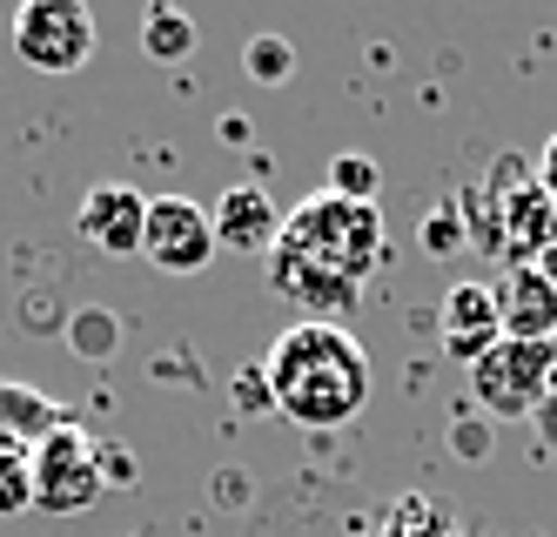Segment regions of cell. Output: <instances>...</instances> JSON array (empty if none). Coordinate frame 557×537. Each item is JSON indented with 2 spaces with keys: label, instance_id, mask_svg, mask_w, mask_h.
Listing matches in <instances>:
<instances>
[{
  "label": "cell",
  "instance_id": "6da1fadb",
  "mask_svg": "<svg viewBox=\"0 0 557 537\" xmlns=\"http://www.w3.org/2000/svg\"><path fill=\"white\" fill-rule=\"evenodd\" d=\"M389 235L376 202H343V195H309L283 216V242L269 256V289L296 296L302 322H336L343 309H356V289L383 263Z\"/></svg>",
  "mask_w": 557,
  "mask_h": 537
},
{
  "label": "cell",
  "instance_id": "7a4b0ae2",
  "mask_svg": "<svg viewBox=\"0 0 557 537\" xmlns=\"http://www.w3.org/2000/svg\"><path fill=\"white\" fill-rule=\"evenodd\" d=\"M275 417L296 430H343L370 403V350L343 322H289L262 356Z\"/></svg>",
  "mask_w": 557,
  "mask_h": 537
},
{
  "label": "cell",
  "instance_id": "3957f363",
  "mask_svg": "<svg viewBox=\"0 0 557 537\" xmlns=\"http://www.w3.org/2000/svg\"><path fill=\"white\" fill-rule=\"evenodd\" d=\"M463 222H470V235L484 242V249L504 256V269L510 263H537L544 242L557 235V209H550V195L537 182V161L497 155L491 161V182L463 202Z\"/></svg>",
  "mask_w": 557,
  "mask_h": 537
},
{
  "label": "cell",
  "instance_id": "277c9868",
  "mask_svg": "<svg viewBox=\"0 0 557 537\" xmlns=\"http://www.w3.org/2000/svg\"><path fill=\"white\" fill-rule=\"evenodd\" d=\"M470 396L497 424L537 417V410L557 396V343H510L504 337L484 363H470Z\"/></svg>",
  "mask_w": 557,
  "mask_h": 537
},
{
  "label": "cell",
  "instance_id": "5b68a950",
  "mask_svg": "<svg viewBox=\"0 0 557 537\" xmlns=\"http://www.w3.org/2000/svg\"><path fill=\"white\" fill-rule=\"evenodd\" d=\"M14 54L34 74H82L95 61V14L82 0H27L14 14Z\"/></svg>",
  "mask_w": 557,
  "mask_h": 537
},
{
  "label": "cell",
  "instance_id": "8992f818",
  "mask_svg": "<svg viewBox=\"0 0 557 537\" xmlns=\"http://www.w3.org/2000/svg\"><path fill=\"white\" fill-rule=\"evenodd\" d=\"M95 437L82 424H67L54 430L48 443H34V511H48V517H74V511H88L101 498V457H95Z\"/></svg>",
  "mask_w": 557,
  "mask_h": 537
},
{
  "label": "cell",
  "instance_id": "52a82bcc",
  "mask_svg": "<svg viewBox=\"0 0 557 537\" xmlns=\"http://www.w3.org/2000/svg\"><path fill=\"white\" fill-rule=\"evenodd\" d=\"M215 242V216L188 195H148V229H141V256L162 276H202Z\"/></svg>",
  "mask_w": 557,
  "mask_h": 537
},
{
  "label": "cell",
  "instance_id": "ba28073f",
  "mask_svg": "<svg viewBox=\"0 0 557 537\" xmlns=\"http://www.w3.org/2000/svg\"><path fill=\"white\" fill-rule=\"evenodd\" d=\"M141 229H148V195L128 182H95L82 195V209H74V235L101 256H135Z\"/></svg>",
  "mask_w": 557,
  "mask_h": 537
},
{
  "label": "cell",
  "instance_id": "9c48e42d",
  "mask_svg": "<svg viewBox=\"0 0 557 537\" xmlns=\"http://www.w3.org/2000/svg\"><path fill=\"white\" fill-rule=\"evenodd\" d=\"M436 337H444V350L457 363H484L504 343V316H497L491 282H450L444 309H436Z\"/></svg>",
  "mask_w": 557,
  "mask_h": 537
},
{
  "label": "cell",
  "instance_id": "30bf717a",
  "mask_svg": "<svg viewBox=\"0 0 557 537\" xmlns=\"http://www.w3.org/2000/svg\"><path fill=\"white\" fill-rule=\"evenodd\" d=\"M497 316H504V337L510 343H557V289L537 263H510L497 282Z\"/></svg>",
  "mask_w": 557,
  "mask_h": 537
},
{
  "label": "cell",
  "instance_id": "8fae6325",
  "mask_svg": "<svg viewBox=\"0 0 557 537\" xmlns=\"http://www.w3.org/2000/svg\"><path fill=\"white\" fill-rule=\"evenodd\" d=\"M215 242L222 249H243V256H275V242H283V209L256 188V182H235L222 188L215 202Z\"/></svg>",
  "mask_w": 557,
  "mask_h": 537
},
{
  "label": "cell",
  "instance_id": "7c38bea8",
  "mask_svg": "<svg viewBox=\"0 0 557 537\" xmlns=\"http://www.w3.org/2000/svg\"><path fill=\"white\" fill-rule=\"evenodd\" d=\"M74 417L48 396V390H27V383H0V443H48L54 430H67Z\"/></svg>",
  "mask_w": 557,
  "mask_h": 537
},
{
  "label": "cell",
  "instance_id": "4fadbf2b",
  "mask_svg": "<svg viewBox=\"0 0 557 537\" xmlns=\"http://www.w3.org/2000/svg\"><path fill=\"white\" fill-rule=\"evenodd\" d=\"M195 48H202V27H195L182 8H148V21H141V54H148V61L182 68Z\"/></svg>",
  "mask_w": 557,
  "mask_h": 537
},
{
  "label": "cell",
  "instance_id": "5bb4252c",
  "mask_svg": "<svg viewBox=\"0 0 557 537\" xmlns=\"http://www.w3.org/2000/svg\"><path fill=\"white\" fill-rule=\"evenodd\" d=\"M61 337H67V350L74 356H88V363H108L114 350H122V316H114V309H74L67 322H61Z\"/></svg>",
  "mask_w": 557,
  "mask_h": 537
},
{
  "label": "cell",
  "instance_id": "9a60e30c",
  "mask_svg": "<svg viewBox=\"0 0 557 537\" xmlns=\"http://www.w3.org/2000/svg\"><path fill=\"white\" fill-rule=\"evenodd\" d=\"M463 242H470V222H463V202H436V209L417 222V249L436 256V263H450L463 256Z\"/></svg>",
  "mask_w": 557,
  "mask_h": 537
},
{
  "label": "cell",
  "instance_id": "2e32d148",
  "mask_svg": "<svg viewBox=\"0 0 557 537\" xmlns=\"http://www.w3.org/2000/svg\"><path fill=\"white\" fill-rule=\"evenodd\" d=\"M383 537H457V517L430 498H404V504H389Z\"/></svg>",
  "mask_w": 557,
  "mask_h": 537
},
{
  "label": "cell",
  "instance_id": "e0dca14e",
  "mask_svg": "<svg viewBox=\"0 0 557 537\" xmlns=\"http://www.w3.org/2000/svg\"><path fill=\"white\" fill-rule=\"evenodd\" d=\"M34 511V450L0 443V517Z\"/></svg>",
  "mask_w": 557,
  "mask_h": 537
},
{
  "label": "cell",
  "instance_id": "ac0fdd59",
  "mask_svg": "<svg viewBox=\"0 0 557 537\" xmlns=\"http://www.w3.org/2000/svg\"><path fill=\"white\" fill-rule=\"evenodd\" d=\"M243 68L262 81V88H283V81L296 74V48H289L283 34H256V40H249V54H243Z\"/></svg>",
  "mask_w": 557,
  "mask_h": 537
},
{
  "label": "cell",
  "instance_id": "d6986e66",
  "mask_svg": "<svg viewBox=\"0 0 557 537\" xmlns=\"http://www.w3.org/2000/svg\"><path fill=\"white\" fill-rule=\"evenodd\" d=\"M376 188H383V169L370 155H336L330 161V195H343V202H376Z\"/></svg>",
  "mask_w": 557,
  "mask_h": 537
},
{
  "label": "cell",
  "instance_id": "ffe728a7",
  "mask_svg": "<svg viewBox=\"0 0 557 537\" xmlns=\"http://www.w3.org/2000/svg\"><path fill=\"white\" fill-rule=\"evenodd\" d=\"M235 410H249V417H262V410H275V390H269V369L249 363V369H235V383H228Z\"/></svg>",
  "mask_w": 557,
  "mask_h": 537
},
{
  "label": "cell",
  "instance_id": "44dd1931",
  "mask_svg": "<svg viewBox=\"0 0 557 537\" xmlns=\"http://www.w3.org/2000/svg\"><path fill=\"white\" fill-rule=\"evenodd\" d=\"M450 450H463V457H484V450H491L484 424H476V417H450Z\"/></svg>",
  "mask_w": 557,
  "mask_h": 537
},
{
  "label": "cell",
  "instance_id": "7402d4cb",
  "mask_svg": "<svg viewBox=\"0 0 557 537\" xmlns=\"http://www.w3.org/2000/svg\"><path fill=\"white\" fill-rule=\"evenodd\" d=\"M95 457H101V484H108V490H122V484L135 477V464L122 457V450H95Z\"/></svg>",
  "mask_w": 557,
  "mask_h": 537
},
{
  "label": "cell",
  "instance_id": "603a6c76",
  "mask_svg": "<svg viewBox=\"0 0 557 537\" xmlns=\"http://www.w3.org/2000/svg\"><path fill=\"white\" fill-rule=\"evenodd\" d=\"M537 182H544L550 209H557V135H550V142H544V155H537Z\"/></svg>",
  "mask_w": 557,
  "mask_h": 537
},
{
  "label": "cell",
  "instance_id": "cb8c5ba5",
  "mask_svg": "<svg viewBox=\"0 0 557 537\" xmlns=\"http://www.w3.org/2000/svg\"><path fill=\"white\" fill-rule=\"evenodd\" d=\"M537 269H544V276H550V289H557V235L544 242V256H537Z\"/></svg>",
  "mask_w": 557,
  "mask_h": 537
},
{
  "label": "cell",
  "instance_id": "d4e9b609",
  "mask_svg": "<svg viewBox=\"0 0 557 537\" xmlns=\"http://www.w3.org/2000/svg\"><path fill=\"white\" fill-rule=\"evenodd\" d=\"M537 417H544V437H550V443H557V396H550V403H544V410H537Z\"/></svg>",
  "mask_w": 557,
  "mask_h": 537
}]
</instances>
